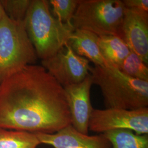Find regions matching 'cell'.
<instances>
[{"label": "cell", "mask_w": 148, "mask_h": 148, "mask_svg": "<svg viewBox=\"0 0 148 148\" xmlns=\"http://www.w3.org/2000/svg\"><path fill=\"white\" fill-rule=\"evenodd\" d=\"M69 125L64 87L42 65H28L0 82V128L53 134Z\"/></svg>", "instance_id": "1"}, {"label": "cell", "mask_w": 148, "mask_h": 148, "mask_svg": "<svg viewBox=\"0 0 148 148\" xmlns=\"http://www.w3.org/2000/svg\"><path fill=\"white\" fill-rule=\"evenodd\" d=\"M24 24L37 58L41 60L58 52L75 31L73 26L64 24L53 16L47 0H32Z\"/></svg>", "instance_id": "2"}, {"label": "cell", "mask_w": 148, "mask_h": 148, "mask_svg": "<svg viewBox=\"0 0 148 148\" xmlns=\"http://www.w3.org/2000/svg\"><path fill=\"white\" fill-rule=\"evenodd\" d=\"M90 74L101 89L106 108H148V81L130 77L110 65L90 66Z\"/></svg>", "instance_id": "3"}, {"label": "cell", "mask_w": 148, "mask_h": 148, "mask_svg": "<svg viewBox=\"0 0 148 148\" xmlns=\"http://www.w3.org/2000/svg\"><path fill=\"white\" fill-rule=\"evenodd\" d=\"M37 58L24 21H13L5 13L0 21V82Z\"/></svg>", "instance_id": "4"}, {"label": "cell", "mask_w": 148, "mask_h": 148, "mask_svg": "<svg viewBox=\"0 0 148 148\" xmlns=\"http://www.w3.org/2000/svg\"><path fill=\"white\" fill-rule=\"evenodd\" d=\"M125 7L121 0H79L72 21L75 30H85L98 36L120 37Z\"/></svg>", "instance_id": "5"}, {"label": "cell", "mask_w": 148, "mask_h": 148, "mask_svg": "<svg viewBox=\"0 0 148 148\" xmlns=\"http://www.w3.org/2000/svg\"><path fill=\"white\" fill-rule=\"evenodd\" d=\"M88 129L99 134L116 130H129L138 134H148V108L135 110L93 109Z\"/></svg>", "instance_id": "6"}, {"label": "cell", "mask_w": 148, "mask_h": 148, "mask_svg": "<svg viewBox=\"0 0 148 148\" xmlns=\"http://www.w3.org/2000/svg\"><path fill=\"white\" fill-rule=\"evenodd\" d=\"M41 63L63 87L79 84L90 74V61L77 55L68 43L53 56L41 60Z\"/></svg>", "instance_id": "7"}, {"label": "cell", "mask_w": 148, "mask_h": 148, "mask_svg": "<svg viewBox=\"0 0 148 148\" xmlns=\"http://www.w3.org/2000/svg\"><path fill=\"white\" fill-rule=\"evenodd\" d=\"M92 84L89 74L79 84L64 87L71 116V125L85 134H88V123L93 110L90 97Z\"/></svg>", "instance_id": "8"}, {"label": "cell", "mask_w": 148, "mask_h": 148, "mask_svg": "<svg viewBox=\"0 0 148 148\" xmlns=\"http://www.w3.org/2000/svg\"><path fill=\"white\" fill-rule=\"evenodd\" d=\"M120 37L148 65V13L125 8Z\"/></svg>", "instance_id": "9"}, {"label": "cell", "mask_w": 148, "mask_h": 148, "mask_svg": "<svg viewBox=\"0 0 148 148\" xmlns=\"http://www.w3.org/2000/svg\"><path fill=\"white\" fill-rule=\"evenodd\" d=\"M40 144L54 148H111L103 134L90 136L80 132L71 125L53 134L36 133Z\"/></svg>", "instance_id": "10"}, {"label": "cell", "mask_w": 148, "mask_h": 148, "mask_svg": "<svg viewBox=\"0 0 148 148\" xmlns=\"http://www.w3.org/2000/svg\"><path fill=\"white\" fill-rule=\"evenodd\" d=\"M98 38V36L92 32L76 29L72 34L68 43L77 55L92 62L95 65L107 66L109 64L101 54Z\"/></svg>", "instance_id": "11"}, {"label": "cell", "mask_w": 148, "mask_h": 148, "mask_svg": "<svg viewBox=\"0 0 148 148\" xmlns=\"http://www.w3.org/2000/svg\"><path fill=\"white\" fill-rule=\"evenodd\" d=\"M98 44L101 54L108 64L119 68L131 52L121 37L116 35L98 36Z\"/></svg>", "instance_id": "12"}, {"label": "cell", "mask_w": 148, "mask_h": 148, "mask_svg": "<svg viewBox=\"0 0 148 148\" xmlns=\"http://www.w3.org/2000/svg\"><path fill=\"white\" fill-rule=\"evenodd\" d=\"M111 148H148V134H138L129 130H116L103 133Z\"/></svg>", "instance_id": "13"}, {"label": "cell", "mask_w": 148, "mask_h": 148, "mask_svg": "<svg viewBox=\"0 0 148 148\" xmlns=\"http://www.w3.org/2000/svg\"><path fill=\"white\" fill-rule=\"evenodd\" d=\"M40 144L34 133L0 128V148H36Z\"/></svg>", "instance_id": "14"}, {"label": "cell", "mask_w": 148, "mask_h": 148, "mask_svg": "<svg viewBox=\"0 0 148 148\" xmlns=\"http://www.w3.org/2000/svg\"><path fill=\"white\" fill-rule=\"evenodd\" d=\"M118 69L130 77L148 81V65L132 51Z\"/></svg>", "instance_id": "15"}, {"label": "cell", "mask_w": 148, "mask_h": 148, "mask_svg": "<svg viewBox=\"0 0 148 148\" xmlns=\"http://www.w3.org/2000/svg\"><path fill=\"white\" fill-rule=\"evenodd\" d=\"M79 0H50L52 13L59 21L70 26H73L72 21Z\"/></svg>", "instance_id": "16"}, {"label": "cell", "mask_w": 148, "mask_h": 148, "mask_svg": "<svg viewBox=\"0 0 148 148\" xmlns=\"http://www.w3.org/2000/svg\"><path fill=\"white\" fill-rule=\"evenodd\" d=\"M32 0H0L5 14L11 19L23 21Z\"/></svg>", "instance_id": "17"}, {"label": "cell", "mask_w": 148, "mask_h": 148, "mask_svg": "<svg viewBox=\"0 0 148 148\" xmlns=\"http://www.w3.org/2000/svg\"><path fill=\"white\" fill-rule=\"evenodd\" d=\"M122 2L127 9L148 13V0H123Z\"/></svg>", "instance_id": "18"}, {"label": "cell", "mask_w": 148, "mask_h": 148, "mask_svg": "<svg viewBox=\"0 0 148 148\" xmlns=\"http://www.w3.org/2000/svg\"><path fill=\"white\" fill-rule=\"evenodd\" d=\"M4 14H5V11L3 10V7H2V5L0 2V21H1L2 18V16H3Z\"/></svg>", "instance_id": "19"}]
</instances>
